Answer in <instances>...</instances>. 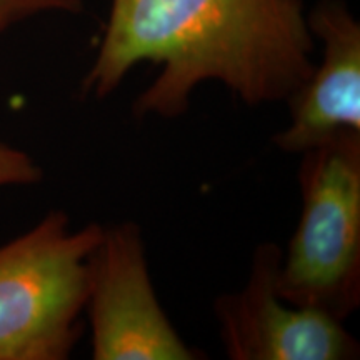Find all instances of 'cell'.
I'll use <instances>...</instances> for the list:
<instances>
[{"instance_id": "ba28073f", "label": "cell", "mask_w": 360, "mask_h": 360, "mask_svg": "<svg viewBox=\"0 0 360 360\" xmlns=\"http://www.w3.org/2000/svg\"><path fill=\"white\" fill-rule=\"evenodd\" d=\"M42 179V170L32 157L0 142V187L30 186Z\"/></svg>"}, {"instance_id": "52a82bcc", "label": "cell", "mask_w": 360, "mask_h": 360, "mask_svg": "<svg viewBox=\"0 0 360 360\" xmlns=\"http://www.w3.org/2000/svg\"><path fill=\"white\" fill-rule=\"evenodd\" d=\"M82 11V0H0V37L15 25L35 17Z\"/></svg>"}, {"instance_id": "277c9868", "label": "cell", "mask_w": 360, "mask_h": 360, "mask_svg": "<svg viewBox=\"0 0 360 360\" xmlns=\"http://www.w3.org/2000/svg\"><path fill=\"white\" fill-rule=\"evenodd\" d=\"M85 312L96 360H195L157 299L142 231L135 222L105 229L90 262Z\"/></svg>"}, {"instance_id": "3957f363", "label": "cell", "mask_w": 360, "mask_h": 360, "mask_svg": "<svg viewBox=\"0 0 360 360\" xmlns=\"http://www.w3.org/2000/svg\"><path fill=\"white\" fill-rule=\"evenodd\" d=\"M300 155L302 212L282 250L277 292L344 322L360 304V132Z\"/></svg>"}, {"instance_id": "8992f818", "label": "cell", "mask_w": 360, "mask_h": 360, "mask_svg": "<svg viewBox=\"0 0 360 360\" xmlns=\"http://www.w3.org/2000/svg\"><path fill=\"white\" fill-rule=\"evenodd\" d=\"M307 20L322 57L287 98L290 124L274 137L287 154H304L347 130L360 132L359 20L344 0H321Z\"/></svg>"}, {"instance_id": "5b68a950", "label": "cell", "mask_w": 360, "mask_h": 360, "mask_svg": "<svg viewBox=\"0 0 360 360\" xmlns=\"http://www.w3.org/2000/svg\"><path fill=\"white\" fill-rule=\"evenodd\" d=\"M282 249L262 244L252 259L244 289L215 300V317L232 360H349L359 342L342 321L322 310L299 307L277 292Z\"/></svg>"}, {"instance_id": "7a4b0ae2", "label": "cell", "mask_w": 360, "mask_h": 360, "mask_svg": "<svg viewBox=\"0 0 360 360\" xmlns=\"http://www.w3.org/2000/svg\"><path fill=\"white\" fill-rule=\"evenodd\" d=\"M103 227L70 231L52 210L0 245V360H65L82 335L90 262Z\"/></svg>"}, {"instance_id": "6da1fadb", "label": "cell", "mask_w": 360, "mask_h": 360, "mask_svg": "<svg viewBox=\"0 0 360 360\" xmlns=\"http://www.w3.org/2000/svg\"><path fill=\"white\" fill-rule=\"evenodd\" d=\"M304 0H112L84 96L103 98L142 62L160 65L134 103L139 119H175L215 80L247 105L287 102L312 72Z\"/></svg>"}]
</instances>
